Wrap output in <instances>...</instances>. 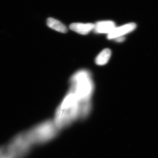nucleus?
<instances>
[{"mask_svg":"<svg viewBox=\"0 0 158 158\" xmlns=\"http://www.w3.org/2000/svg\"><path fill=\"white\" fill-rule=\"evenodd\" d=\"M33 127L17 134L0 147V158H26L34 147L40 145Z\"/></svg>","mask_w":158,"mask_h":158,"instance_id":"f257e3e1","label":"nucleus"},{"mask_svg":"<svg viewBox=\"0 0 158 158\" xmlns=\"http://www.w3.org/2000/svg\"><path fill=\"white\" fill-rule=\"evenodd\" d=\"M70 81V90L74 93L78 100L82 111L85 113H90V100L93 90V84L90 73L86 71H80L74 75Z\"/></svg>","mask_w":158,"mask_h":158,"instance_id":"f03ea898","label":"nucleus"},{"mask_svg":"<svg viewBox=\"0 0 158 158\" xmlns=\"http://www.w3.org/2000/svg\"><path fill=\"white\" fill-rule=\"evenodd\" d=\"M136 27V24L134 23H130L118 27H116L108 34V39H115L118 37H123V35L134 31Z\"/></svg>","mask_w":158,"mask_h":158,"instance_id":"7ed1b4c3","label":"nucleus"},{"mask_svg":"<svg viewBox=\"0 0 158 158\" xmlns=\"http://www.w3.org/2000/svg\"><path fill=\"white\" fill-rule=\"evenodd\" d=\"M116 28V25L112 21H103L96 23L94 30L97 34H110Z\"/></svg>","mask_w":158,"mask_h":158,"instance_id":"20e7f679","label":"nucleus"},{"mask_svg":"<svg viewBox=\"0 0 158 158\" xmlns=\"http://www.w3.org/2000/svg\"><path fill=\"white\" fill-rule=\"evenodd\" d=\"M94 24L91 23H73L69 26V28L72 31L82 35H87L90 31L94 30Z\"/></svg>","mask_w":158,"mask_h":158,"instance_id":"39448f33","label":"nucleus"},{"mask_svg":"<svg viewBox=\"0 0 158 158\" xmlns=\"http://www.w3.org/2000/svg\"><path fill=\"white\" fill-rule=\"evenodd\" d=\"M47 25L51 28L62 33H67V28L62 23L52 18H49L47 21Z\"/></svg>","mask_w":158,"mask_h":158,"instance_id":"423d86ee","label":"nucleus"},{"mask_svg":"<svg viewBox=\"0 0 158 158\" xmlns=\"http://www.w3.org/2000/svg\"><path fill=\"white\" fill-rule=\"evenodd\" d=\"M111 56V50L109 49H105L96 57L95 62L98 65H104L109 61Z\"/></svg>","mask_w":158,"mask_h":158,"instance_id":"0eeeda50","label":"nucleus"},{"mask_svg":"<svg viewBox=\"0 0 158 158\" xmlns=\"http://www.w3.org/2000/svg\"><path fill=\"white\" fill-rule=\"evenodd\" d=\"M115 40H116V41H117V42H123V41H124L125 38L123 37H118V38H116Z\"/></svg>","mask_w":158,"mask_h":158,"instance_id":"6e6552de","label":"nucleus"}]
</instances>
